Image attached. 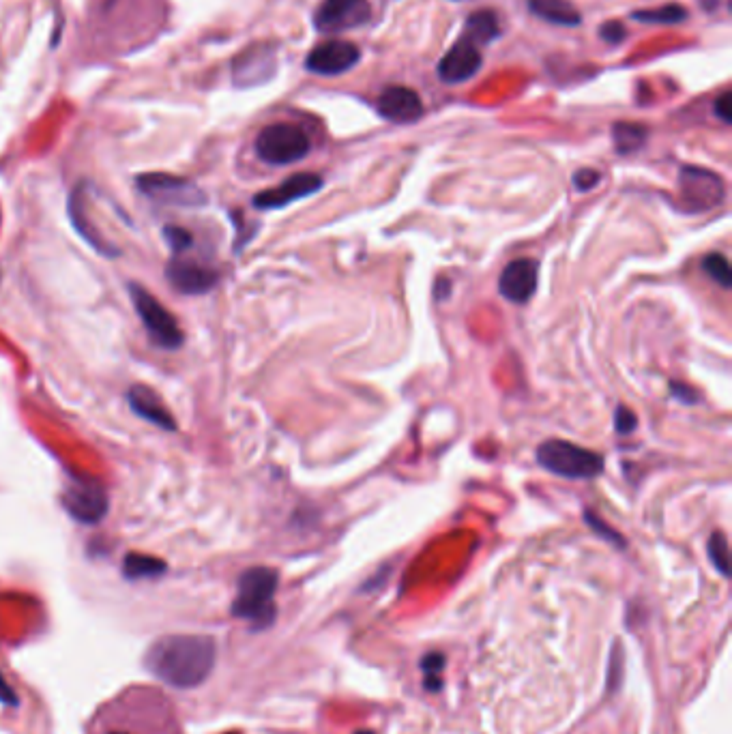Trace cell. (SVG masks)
Returning <instances> with one entry per match:
<instances>
[{
	"instance_id": "1",
	"label": "cell",
	"mask_w": 732,
	"mask_h": 734,
	"mask_svg": "<svg viewBox=\"0 0 732 734\" xmlns=\"http://www.w3.org/2000/svg\"><path fill=\"white\" fill-rule=\"evenodd\" d=\"M215 640L198 634H174L155 640L144 664L153 677L177 689H192L209 679L215 666Z\"/></svg>"
},
{
	"instance_id": "2",
	"label": "cell",
	"mask_w": 732,
	"mask_h": 734,
	"mask_svg": "<svg viewBox=\"0 0 732 734\" xmlns=\"http://www.w3.org/2000/svg\"><path fill=\"white\" fill-rule=\"evenodd\" d=\"M277 571L271 567L245 569L237 582V597L232 601V614L252 623L254 629H265L275 621Z\"/></svg>"
},
{
	"instance_id": "3",
	"label": "cell",
	"mask_w": 732,
	"mask_h": 734,
	"mask_svg": "<svg viewBox=\"0 0 732 734\" xmlns=\"http://www.w3.org/2000/svg\"><path fill=\"white\" fill-rule=\"evenodd\" d=\"M537 464L563 479H595L604 473V458L597 451L552 438L537 447Z\"/></svg>"
},
{
	"instance_id": "4",
	"label": "cell",
	"mask_w": 732,
	"mask_h": 734,
	"mask_svg": "<svg viewBox=\"0 0 732 734\" xmlns=\"http://www.w3.org/2000/svg\"><path fill=\"white\" fill-rule=\"evenodd\" d=\"M129 297L151 340L164 350H179L185 342L183 329L164 305L140 284H129Z\"/></svg>"
},
{
	"instance_id": "5",
	"label": "cell",
	"mask_w": 732,
	"mask_h": 734,
	"mask_svg": "<svg viewBox=\"0 0 732 734\" xmlns=\"http://www.w3.org/2000/svg\"><path fill=\"white\" fill-rule=\"evenodd\" d=\"M312 149L310 136L297 125L273 123L256 138V155L271 166H290L307 157Z\"/></svg>"
},
{
	"instance_id": "6",
	"label": "cell",
	"mask_w": 732,
	"mask_h": 734,
	"mask_svg": "<svg viewBox=\"0 0 732 734\" xmlns=\"http://www.w3.org/2000/svg\"><path fill=\"white\" fill-rule=\"evenodd\" d=\"M679 187H681V207L690 213H702L720 207L726 194L722 176L694 166L681 168Z\"/></svg>"
},
{
	"instance_id": "7",
	"label": "cell",
	"mask_w": 732,
	"mask_h": 734,
	"mask_svg": "<svg viewBox=\"0 0 732 734\" xmlns=\"http://www.w3.org/2000/svg\"><path fill=\"white\" fill-rule=\"evenodd\" d=\"M63 505L73 520L97 524L108 513V492L91 477H71L63 492Z\"/></svg>"
},
{
	"instance_id": "8",
	"label": "cell",
	"mask_w": 732,
	"mask_h": 734,
	"mask_svg": "<svg viewBox=\"0 0 732 734\" xmlns=\"http://www.w3.org/2000/svg\"><path fill=\"white\" fill-rule=\"evenodd\" d=\"M138 189L151 200L172 204V207H200L204 194L196 183L172 174H142L138 176Z\"/></svg>"
},
{
	"instance_id": "9",
	"label": "cell",
	"mask_w": 732,
	"mask_h": 734,
	"mask_svg": "<svg viewBox=\"0 0 732 734\" xmlns=\"http://www.w3.org/2000/svg\"><path fill=\"white\" fill-rule=\"evenodd\" d=\"M372 18L368 0H325L316 11L314 26L320 33H344L350 28L363 26Z\"/></svg>"
},
{
	"instance_id": "10",
	"label": "cell",
	"mask_w": 732,
	"mask_h": 734,
	"mask_svg": "<svg viewBox=\"0 0 732 734\" xmlns=\"http://www.w3.org/2000/svg\"><path fill=\"white\" fill-rule=\"evenodd\" d=\"M166 277L170 286L185 297L207 295V292L213 290L219 282V273L215 269L204 267V264L196 260H189L183 254L174 256L168 262Z\"/></svg>"
},
{
	"instance_id": "11",
	"label": "cell",
	"mask_w": 732,
	"mask_h": 734,
	"mask_svg": "<svg viewBox=\"0 0 732 734\" xmlns=\"http://www.w3.org/2000/svg\"><path fill=\"white\" fill-rule=\"evenodd\" d=\"M361 61L359 46L342 39H331L316 46L307 56L305 67L318 76H340Z\"/></svg>"
},
{
	"instance_id": "12",
	"label": "cell",
	"mask_w": 732,
	"mask_h": 734,
	"mask_svg": "<svg viewBox=\"0 0 732 734\" xmlns=\"http://www.w3.org/2000/svg\"><path fill=\"white\" fill-rule=\"evenodd\" d=\"M322 185V176L312 174V172H301V174H292L288 179L277 185L273 189H267V192H260L254 198V207L260 211H273V209H284L288 204L297 202L301 198L312 196L316 192H320Z\"/></svg>"
},
{
	"instance_id": "13",
	"label": "cell",
	"mask_w": 732,
	"mask_h": 734,
	"mask_svg": "<svg viewBox=\"0 0 732 734\" xmlns=\"http://www.w3.org/2000/svg\"><path fill=\"white\" fill-rule=\"evenodd\" d=\"M539 282V267L531 258L509 262L499 277V292L509 303L524 305L533 299Z\"/></svg>"
},
{
	"instance_id": "14",
	"label": "cell",
	"mask_w": 732,
	"mask_h": 734,
	"mask_svg": "<svg viewBox=\"0 0 732 734\" xmlns=\"http://www.w3.org/2000/svg\"><path fill=\"white\" fill-rule=\"evenodd\" d=\"M481 63V48L462 37L458 43H453L451 50L438 63V78L445 84H462L475 76L481 69Z\"/></svg>"
},
{
	"instance_id": "15",
	"label": "cell",
	"mask_w": 732,
	"mask_h": 734,
	"mask_svg": "<svg viewBox=\"0 0 732 734\" xmlns=\"http://www.w3.org/2000/svg\"><path fill=\"white\" fill-rule=\"evenodd\" d=\"M376 108L383 119L391 123H398V125L415 123L421 119V114H423L421 97L408 86L385 88L383 95H380L376 101Z\"/></svg>"
},
{
	"instance_id": "16",
	"label": "cell",
	"mask_w": 732,
	"mask_h": 734,
	"mask_svg": "<svg viewBox=\"0 0 732 734\" xmlns=\"http://www.w3.org/2000/svg\"><path fill=\"white\" fill-rule=\"evenodd\" d=\"M275 71V50L271 48H250L234 61L232 76L239 86H254L265 82Z\"/></svg>"
},
{
	"instance_id": "17",
	"label": "cell",
	"mask_w": 732,
	"mask_h": 734,
	"mask_svg": "<svg viewBox=\"0 0 732 734\" xmlns=\"http://www.w3.org/2000/svg\"><path fill=\"white\" fill-rule=\"evenodd\" d=\"M127 402H129V408L134 410L140 419L149 421L166 432L177 430V421H174L172 413L164 406V402L159 400V395L151 391L149 387H144V385L131 387L127 391Z\"/></svg>"
},
{
	"instance_id": "18",
	"label": "cell",
	"mask_w": 732,
	"mask_h": 734,
	"mask_svg": "<svg viewBox=\"0 0 732 734\" xmlns=\"http://www.w3.org/2000/svg\"><path fill=\"white\" fill-rule=\"evenodd\" d=\"M529 9L537 18L559 26H578L580 11L569 0H529Z\"/></svg>"
},
{
	"instance_id": "19",
	"label": "cell",
	"mask_w": 732,
	"mask_h": 734,
	"mask_svg": "<svg viewBox=\"0 0 732 734\" xmlns=\"http://www.w3.org/2000/svg\"><path fill=\"white\" fill-rule=\"evenodd\" d=\"M501 33V24H499V18H496L494 11H477L473 13L471 18H468L466 26H464V39L473 41L477 48L486 46V43L494 41L496 37H499Z\"/></svg>"
},
{
	"instance_id": "20",
	"label": "cell",
	"mask_w": 732,
	"mask_h": 734,
	"mask_svg": "<svg viewBox=\"0 0 732 734\" xmlns=\"http://www.w3.org/2000/svg\"><path fill=\"white\" fill-rule=\"evenodd\" d=\"M168 565L155 559L149 554H127L123 563V574L129 580H146V578H159L166 574Z\"/></svg>"
},
{
	"instance_id": "21",
	"label": "cell",
	"mask_w": 732,
	"mask_h": 734,
	"mask_svg": "<svg viewBox=\"0 0 732 734\" xmlns=\"http://www.w3.org/2000/svg\"><path fill=\"white\" fill-rule=\"evenodd\" d=\"M647 134H649L647 127L636 123H617L612 127V138L619 155H629L642 149V144L647 142Z\"/></svg>"
},
{
	"instance_id": "22",
	"label": "cell",
	"mask_w": 732,
	"mask_h": 734,
	"mask_svg": "<svg viewBox=\"0 0 732 734\" xmlns=\"http://www.w3.org/2000/svg\"><path fill=\"white\" fill-rule=\"evenodd\" d=\"M632 18L638 22H649V24H679L687 18V9L681 5H666V7H657V9L634 11Z\"/></svg>"
},
{
	"instance_id": "23",
	"label": "cell",
	"mask_w": 732,
	"mask_h": 734,
	"mask_svg": "<svg viewBox=\"0 0 732 734\" xmlns=\"http://www.w3.org/2000/svg\"><path fill=\"white\" fill-rule=\"evenodd\" d=\"M702 269L711 277L715 284H720L722 288H730L732 286V273H730V264L728 258L724 254H709L705 260H702Z\"/></svg>"
},
{
	"instance_id": "24",
	"label": "cell",
	"mask_w": 732,
	"mask_h": 734,
	"mask_svg": "<svg viewBox=\"0 0 732 734\" xmlns=\"http://www.w3.org/2000/svg\"><path fill=\"white\" fill-rule=\"evenodd\" d=\"M707 550H709V559H711V563H713V567L717 569V571H720V574L722 576H728V571H730V567H728V541H726V535L724 533H720V531H717V533H713L711 537H709V546H707Z\"/></svg>"
},
{
	"instance_id": "25",
	"label": "cell",
	"mask_w": 732,
	"mask_h": 734,
	"mask_svg": "<svg viewBox=\"0 0 732 734\" xmlns=\"http://www.w3.org/2000/svg\"><path fill=\"white\" fill-rule=\"evenodd\" d=\"M443 666H445V657L441 653H430L423 657L421 670L423 674H426V687L430 689V692H438V689H441Z\"/></svg>"
},
{
	"instance_id": "26",
	"label": "cell",
	"mask_w": 732,
	"mask_h": 734,
	"mask_svg": "<svg viewBox=\"0 0 732 734\" xmlns=\"http://www.w3.org/2000/svg\"><path fill=\"white\" fill-rule=\"evenodd\" d=\"M164 239L170 245L174 256L187 254L189 249H192V245H194L192 234H189L185 228H179V226H166L164 228Z\"/></svg>"
},
{
	"instance_id": "27",
	"label": "cell",
	"mask_w": 732,
	"mask_h": 734,
	"mask_svg": "<svg viewBox=\"0 0 732 734\" xmlns=\"http://www.w3.org/2000/svg\"><path fill=\"white\" fill-rule=\"evenodd\" d=\"M584 520H587V524L593 528V531H595L599 537H604V539H606V541H610V543H617L619 548H623V546H625L623 537H621L617 531H614V528H610L602 518H599L597 513H593V511H584Z\"/></svg>"
},
{
	"instance_id": "28",
	"label": "cell",
	"mask_w": 732,
	"mask_h": 734,
	"mask_svg": "<svg viewBox=\"0 0 732 734\" xmlns=\"http://www.w3.org/2000/svg\"><path fill=\"white\" fill-rule=\"evenodd\" d=\"M638 428V419L634 415V410H629L627 406L619 404L617 410H614V430L619 434H632Z\"/></svg>"
},
{
	"instance_id": "29",
	"label": "cell",
	"mask_w": 732,
	"mask_h": 734,
	"mask_svg": "<svg viewBox=\"0 0 732 734\" xmlns=\"http://www.w3.org/2000/svg\"><path fill=\"white\" fill-rule=\"evenodd\" d=\"M602 179V174L591 170V168H582L574 174V185L578 192H591V189Z\"/></svg>"
},
{
	"instance_id": "30",
	"label": "cell",
	"mask_w": 732,
	"mask_h": 734,
	"mask_svg": "<svg viewBox=\"0 0 732 734\" xmlns=\"http://www.w3.org/2000/svg\"><path fill=\"white\" fill-rule=\"evenodd\" d=\"M599 37L617 46V43H621L627 37V31L621 22H606L599 28Z\"/></svg>"
},
{
	"instance_id": "31",
	"label": "cell",
	"mask_w": 732,
	"mask_h": 734,
	"mask_svg": "<svg viewBox=\"0 0 732 734\" xmlns=\"http://www.w3.org/2000/svg\"><path fill=\"white\" fill-rule=\"evenodd\" d=\"M713 112H715L717 119H720V121H722V123H726V125L732 121V114H730V93H722L720 97L715 99Z\"/></svg>"
},
{
	"instance_id": "32",
	"label": "cell",
	"mask_w": 732,
	"mask_h": 734,
	"mask_svg": "<svg viewBox=\"0 0 732 734\" xmlns=\"http://www.w3.org/2000/svg\"><path fill=\"white\" fill-rule=\"evenodd\" d=\"M670 391H672V395H675V398H679L683 404H696V402H698V393H696L694 389L687 387V385H683V383H675V380H672V383H670Z\"/></svg>"
},
{
	"instance_id": "33",
	"label": "cell",
	"mask_w": 732,
	"mask_h": 734,
	"mask_svg": "<svg viewBox=\"0 0 732 734\" xmlns=\"http://www.w3.org/2000/svg\"><path fill=\"white\" fill-rule=\"evenodd\" d=\"M0 702L7 704V707H16V704H18V694L13 692L11 685L3 677V672H0Z\"/></svg>"
},
{
	"instance_id": "34",
	"label": "cell",
	"mask_w": 732,
	"mask_h": 734,
	"mask_svg": "<svg viewBox=\"0 0 732 734\" xmlns=\"http://www.w3.org/2000/svg\"><path fill=\"white\" fill-rule=\"evenodd\" d=\"M104 734H140V732H134V730H127V728H108Z\"/></svg>"
},
{
	"instance_id": "35",
	"label": "cell",
	"mask_w": 732,
	"mask_h": 734,
	"mask_svg": "<svg viewBox=\"0 0 732 734\" xmlns=\"http://www.w3.org/2000/svg\"><path fill=\"white\" fill-rule=\"evenodd\" d=\"M355 734H374V732H370V730H361V732H355Z\"/></svg>"
}]
</instances>
